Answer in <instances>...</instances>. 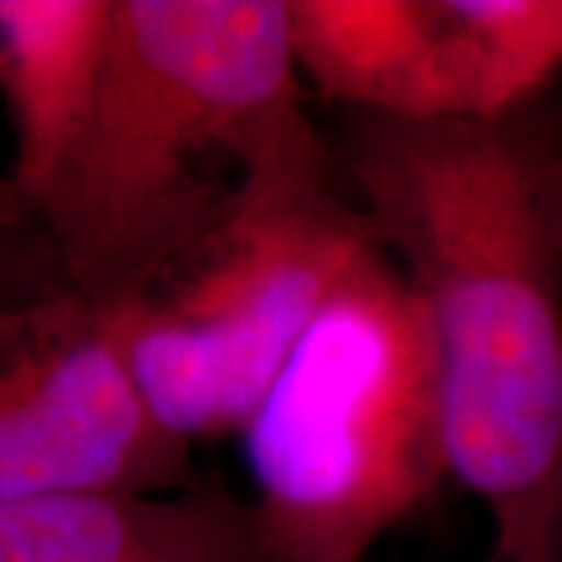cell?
<instances>
[{"label":"cell","instance_id":"6da1fadb","mask_svg":"<svg viewBox=\"0 0 562 562\" xmlns=\"http://www.w3.org/2000/svg\"><path fill=\"white\" fill-rule=\"evenodd\" d=\"M360 213L419 294L441 369L450 475L484 503L497 562H550L562 506V128L347 113Z\"/></svg>","mask_w":562,"mask_h":562},{"label":"cell","instance_id":"7a4b0ae2","mask_svg":"<svg viewBox=\"0 0 562 562\" xmlns=\"http://www.w3.org/2000/svg\"><path fill=\"white\" fill-rule=\"evenodd\" d=\"M288 0H116L101 85L32 216L63 281L135 301L228 225L331 184Z\"/></svg>","mask_w":562,"mask_h":562},{"label":"cell","instance_id":"3957f363","mask_svg":"<svg viewBox=\"0 0 562 562\" xmlns=\"http://www.w3.org/2000/svg\"><path fill=\"white\" fill-rule=\"evenodd\" d=\"M238 435L276 562H362L450 475L435 335L379 238Z\"/></svg>","mask_w":562,"mask_h":562},{"label":"cell","instance_id":"277c9868","mask_svg":"<svg viewBox=\"0 0 562 562\" xmlns=\"http://www.w3.org/2000/svg\"><path fill=\"white\" fill-rule=\"evenodd\" d=\"M375 241L331 184L260 206L179 262L110 325L150 419L181 447L238 435L325 297Z\"/></svg>","mask_w":562,"mask_h":562},{"label":"cell","instance_id":"5b68a950","mask_svg":"<svg viewBox=\"0 0 562 562\" xmlns=\"http://www.w3.org/2000/svg\"><path fill=\"white\" fill-rule=\"evenodd\" d=\"M0 250V509L88 491L191 487V450L140 403L110 325L54 257L13 281Z\"/></svg>","mask_w":562,"mask_h":562},{"label":"cell","instance_id":"8992f818","mask_svg":"<svg viewBox=\"0 0 562 562\" xmlns=\"http://www.w3.org/2000/svg\"><path fill=\"white\" fill-rule=\"evenodd\" d=\"M0 562H276L250 503L213 487L88 491L0 509Z\"/></svg>","mask_w":562,"mask_h":562},{"label":"cell","instance_id":"52a82bcc","mask_svg":"<svg viewBox=\"0 0 562 562\" xmlns=\"http://www.w3.org/2000/svg\"><path fill=\"white\" fill-rule=\"evenodd\" d=\"M297 72L325 101L382 120H465L435 0H288Z\"/></svg>","mask_w":562,"mask_h":562},{"label":"cell","instance_id":"ba28073f","mask_svg":"<svg viewBox=\"0 0 562 562\" xmlns=\"http://www.w3.org/2000/svg\"><path fill=\"white\" fill-rule=\"evenodd\" d=\"M116 0H0V101L10 188L32 213L79 138L101 85Z\"/></svg>","mask_w":562,"mask_h":562},{"label":"cell","instance_id":"9c48e42d","mask_svg":"<svg viewBox=\"0 0 562 562\" xmlns=\"http://www.w3.org/2000/svg\"><path fill=\"white\" fill-rule=\"evenodd\" d=\"M465 120L538 103L562 72V0H435Z\"/></svg>","mask_w":562,"mask_h":562},{"label":"cell","instance_id":"30bf717a","mask_svg":"<svg viewBox=\"0 0 562 562\" xmlns=\"http://www.w3.org/2000/svg\"><path fill=\"white\" fill-rule=\"evenodd\" d=\"M29 220H32V213L22 206L16 191L10 188V181L0 179V241H7Z\"/></svg>","mask_w":562,"mask_h":562},{"label":"cell","instance_id":"8fae6325","mask_svg":"<svg viewBox=\"0 0 562 562\" xmlns=\"http://www.w3.org/2000/svg\"><path fill=\"white\" fill-rule=\"evenodd\" d=\"M550 562H562V506L553 525V547H550Z\"/></svg>","mask_w":562,"mask_h":562}]
</instances>
